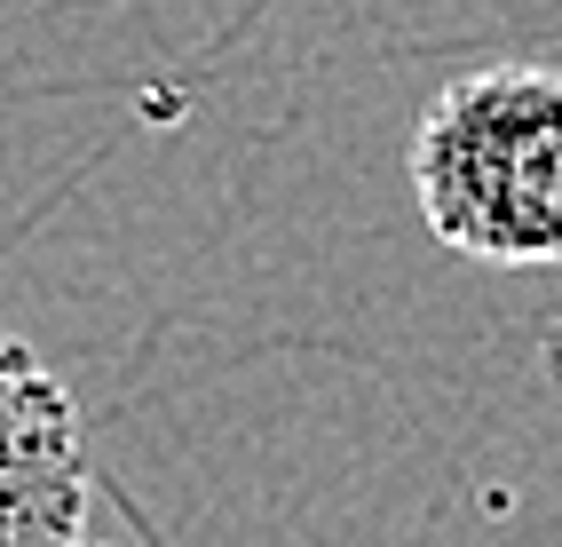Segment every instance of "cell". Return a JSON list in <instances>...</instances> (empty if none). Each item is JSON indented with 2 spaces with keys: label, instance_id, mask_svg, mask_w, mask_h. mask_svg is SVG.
I'll return each instance as SVG.
<instances>
[{
  "label": "cell",
  "instance_id": "6da1fadb",
  "mask_svg": "<svg viewBox=\"0 0 562 547\" xmlns=\"http://www.w3.org/2000/svg\"><path fill=\"white\" fill-rule=\"evenodd\" d=\"M412 206L436 246L492 270L562 263V71L483 64L412 127Z\"/></svg>",
  "mask_w": 562,
  "mask_h": 547
},
{
  "label": "cell",
  "instance_id": "7a4b0ae2",
  "mask_svg": "<svg viewBox=\"0 0 562 547\" xmlns=\"http://www.w3.org/2000/svg\"><path fill=\"white\" fill-rule=\"evenodd\" d=\"M0 547H111L80 405L16 334H0Z\"/></svg>",
  "mask_w": 562,
  "mask_h": 547
}]
</instances>
